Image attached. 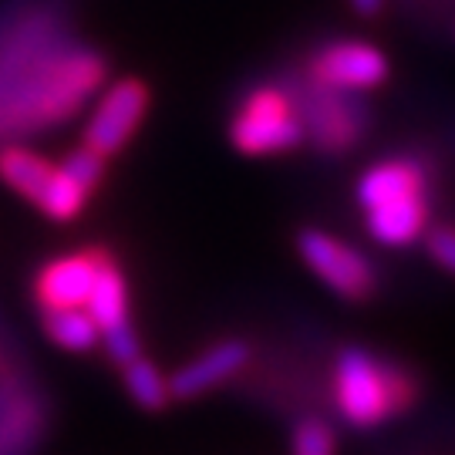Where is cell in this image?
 <instances>
[{
  "label": "cell",
  "mask_w": 455,
  "mask_h": 455,
  "mask_svg": "<svg viewBox=\"0 0 455 455\" xmlns=\"http://www.w3.org/2000/svg\"><path fill=\"white\" fill-rule=\"evenodd\" d=\"M334 398L358 428L385 422L411 402V381L364 347H344L334 368Z\"/></svg>",
  "instance_id": "cell-1"
},
{
  "label": "cell",
  "mask_w": 455,
  "mask_h": 455,
  "mask_svg": "<svg viewBox=\"0 0 455 455\" xmlns=\"http://www.w3.org/2000/svg\"><path fill=\"white\" fill-rule=\"evenodd\" d=\"M229 135H233V146L246 156L291 152L304 142V118L293 112L287 95H280L274 88H260L236 112Z\"/></svg>",
  "instance_id": "cell-2"
},
{
  "label": "cell",
  "mask_w": 455,
  "mask_h": 455,
  "mask_svg": "<svg viewBox=\"0 0 455 455\" xmlns=\"http://www.w3.org/2000/svg\"><path fill=\"white\" fill-rule=\"evenodd\" d=\"M297 250H300L304 263L334 293L361 300L374 291V270L371 263L364 260V253H358L355 246H347L324 229H304L297 240Z\"/></svg>",
  "instance_id": "cell-3"
},
{
  "label": "cell",
  "mask_w": 455,
  "mask_h": 455,
  "mask_svg": "<svg viewBox=\"0 0 455 455\" xmlns=\"http://www.w3.org/2000/svg\"><path fill=\"white\" fill-rule=\"evenodd\" d=\"M84 310L95 317L98 331H101V344L108 347L112 361L129 364L139 358V338L129 324V297H125V276L118 274L108 257L98 267V280L92 287V297Z\"/></svg>",
  "instance_id": "cell-4"
},
{
  "label": "cell",
  "mask_w": 455,
  "mask_h": 455,
  "mask_svg": "<svg viewBox=\"0 0 455 455\" xmlns=\"http://www.w3.org/2000/svg\"><path fill=\"white\" fill-rule=\"evenodd\" d=\"M148 95L139 82H118L112 84L101 101H98L95 115L88 118V129H84V146L95 148L98 156H112L118 148L129 142L142 115H146Z\"/></svg>",
  "instance_id": "cell-5"
},
{
  "label": "cell",
  "mask_w": 455,
  "mask_h": 455,
  "mask_svg": "<svg viewBox=\"0 0 455 455\" xmlns=\"http://www.w3.org/2000/svg\"><path fill=\"white\" fill-rule=\"evenodd\" d=\"M314 75L338 92H368L388 78V58L368 41H341L317 54Z\"/></svg>",
  "instance_id": "cell-6"
},
{
  "label": "cell",
  "mask_w": 455,
  "mask_h": 455,
  "mask_svg": "<svg viewBox=\"0 0 455 455\" xmlns=\"http://www.w3.org/2000/svg\"><path fill=\"white\" fill-rule=\"evenodd\" d=\"M250 361V347L240 338H229V341L212 344L210 351L196 355L189 364H182L180 371L172 374L169 391L176 398H199L206 391L220 388L223 381H229L233 374H240Z\"/></svg>",
  "instance_id": "cell-7"
},
{
  "label": "cell",
  "mask_w": 455,
  "mask_h": 455,
  "mask_svg": "<svg viewBox=\"0 0 455 455\" xmlns=\"http://www.w3.org/2000/svg\"><path fill=\"white\" fill-rule=\"evenodd\" d=\"M101 253H71L61 257L51 267H44V274L37 280V297L48 310L54 307H84L92 287L98 280V267H101Z\"/></svg>",
  "instance_id": "cell-8"
},
{
  "label": "cell",
  "mask_w": 455,
  "mask_h": 455,
  "mask_svg": "<svg viewBox=\"0 0 455 455\" xmlns=\"http://www.w3.org/2000/svg\"><path fill=\"white\" fill-rule=\"evenodd\" d=\"M408 196H425V172L411 159H388L371 165L358 182V199L364 210L398 203Z\"/></svg>",
  "instance_id": "cell-9"
},
{
  "label": "cell",
  "mask_w": 455,
  "mask_h": 455,
  "mask_svg": "<svg viewBox=\"0 0 455 455\" xmlns=\"http://www.w3.org/2000/svg\"><path fill=\"white\" fill-rule=\"evenodd\" d=\"M428 203L425 196H408L398 203H385L368 210V233L381 246H408L425 233Z\"/></svg>",
  "instance_id": "cell-10"
},
{
  "label": "cell",
  "mask_w": 455,
  "mask_h": 455,
  "mask_svg": "<svg viewBox=\"0 0 455 455\" xmlns=\"http://www.w3.org/2000/svg\"><path fill=\"white\" fill-rule=\"evenodd\" d=\"M54 169L58 165L44 163L41 156H34L28 148H7L0 156V180L7 182L14 193L28 196L37 206H41V199L48 193L51 180H54Z\"/></svg>",
  "instance_id": "cell-11"
},
{
  "label": "cell",
  "mask_w": 455,
  "mask_h": 455,
  "mask_svg": "<svg viewBox=\"0 0 455 455\" xmlns=\"http://www.w3.org/2000/svg\"><path fill=\"white\" fill-rule=\"evenodd\" d=\"M51 341L65 351H92L95 344H101V331H98L95 317L84 307H54L44 317Z\"/></svg>",
  "instance_id": "cell-12"
},
{
  "label": "cell",
  "mask_w": 455,
  "mask_h": 455,
  "mask_svg": "<svg viewBox=\"0 0 455 455\" xmlns=\"http://www.w3.org/2000/svg\"><path fill=\"white\" fill-rule=\"evenodd\" d=\"M125 368V388L129 395L139 402L142 408H163L169 398H172V391H169V381L163 378V371L152 364V361H142L135 358L129 364H122Z\"/></svg>",
  "instance_id": "cell-13"
},
{
  "label": "cell",
  "mask_w": 455,
  "mask_h": 455,
  "mask_svg": "<svg viewBox=\"0 0 455 455\" xmlns=\"http://www.w3.org/2000/svg\"><path fill=\"white\" fill-rule=\"evenodd\" d=\"M84 199H88V193H84L82 186L58 165V169H54V180H51V186H48V193H44V199H41V210L48 212L51 220L68 223V220H75V216L84 210Z\"/></svg>",
  "instance_id": "cell-14"
},
{
  "label": "cell",
  "mask_w": 455,
  "mask_h": 455,
  "mask_svg": "<svg viewBox=\"0 0 455 455\" xmlns=\"http://www.w3.org/2000/svg\"><path fill=\"white\" fill-rule=\"evenodd\" d=\"M293 455H334V428L324 419H304L293 432Z\"/></svg>",
  "instance_id": "cell-15"
},
{
  "label": "cell",
  "mask_w": 455,
  "mask_h": 455,
  "mask_svg": "<svg viewBox=\"0 0 455 455\" xmlns=\"http://www.w3.org/2000/svg\"><path fill=\"white\" fill-rule=\"evenodd\" d=\"M101 159H105V156H98L95 148L82 146V148H75V152L68 156L65 163H61V169H65L68 176L82 186L84 193H92V189L98 186V180H101V169H105V165H101Z\"/></svg>",
  "instance_id": "cell-16"
},
{
  "label": "cell",
  "mask_w": 455,
  "mask_h": 455,
  "mask_svg": "<svg viewBox=\"0 0 455 455\" xmlns=\"http://www.w3.org/2000/svg\"><path fill=\"white\" fill-rule=\"evenodd\" d=\"M428 253H432V260L439 263L442 270L455 274V229H435L428 236Z\"/></svg>",
  "instance_id": "cell-17"
},
{
  "label": "cell",
  "mask_w": 455,
  "mask_h": 455,
  "mask_svg": "<svg viewBox=\"0 0 455 455\" xmlns=\"http://www.w3.org/2000/svg\"><path fill=\"white\" fill-rule=\"evenodd\" d=\"M351 7H355L358 14H364V17H374L381 7H385V0H351Z\"/></svg>",
  "instance_id": "cell-18"
}]
</instances>
